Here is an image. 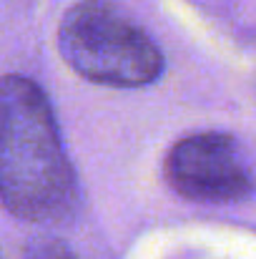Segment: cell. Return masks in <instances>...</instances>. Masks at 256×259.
Returning a JSON list of instances; mask_svg holds the SVG:
<instances>
[{"label": "cell", "mask_w": 256, "mask_h": 259, "mask_svg": "<svg viewBox=\"0 0 256 259\" xmlns=\"http://www.w3.org/2000/svg\"><path fill=\"white\" fill-rule=\"evenodd\" d=\"M0 196L25 222H58L76 209V174L43 88L25 76L0 86Z\"/></svg>", "instance_id": "1"}, {"label": "cell", "mask_w": 256, "mask_h": 259, "mask_svg": "<svg viewBox=\"0 0 256 259\" xmlns=\"http://www.w3.org/2000/svg\"><path fill=\"white\" fill-rule=\"evenodd\" d=\"M58 51L78 76L100 86H148L164 73L159 46L113 0L71 5L58 28Z\"/></svg>", "instance_id": "2"}, {"label": "cell", "mask_w": 256, "mask_h": 259, "mask_svg": "<svg viewBox=\"0 0 256 259\" xmlns=\"http://www.w3.org/2000/svg\"><path fill=\"white\" fill-rule=\"evenodd\" d=\"M164 176L178 196L201 204L241 201L254 191L236 141L221 131L191 134L176 141L166 154Z\"/></svg>", "instance_id": "3"}]
</instances>
